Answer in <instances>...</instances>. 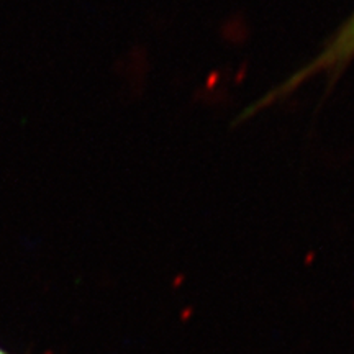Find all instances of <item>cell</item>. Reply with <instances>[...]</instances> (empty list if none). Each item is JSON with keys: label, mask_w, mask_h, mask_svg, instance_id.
I'll use <instances>...</instances> for the list:
<instances>
[{"label": "cell", "mask_w": 354, "mask_h": 354, "mask_svg": "<svg viewBox=\"0 0 354 354\" xmlns=\"http://www.w3.org/2000/svg\"><path fill=\"white\" fill-rule=\"evenodd\" d=\"M354 59V12L351 17L344 21V24L336 30L333 37L328 39V43L323 46V50L313 57L310 63L302 66L297 73L292 74L287 77L281 86L269 92L268 95L263 97L259 102L251 105L246 110L245 115H253L254 112H259L272 102H276L282 97H287L295 88H299L304 82H307L310 77L315 74L326 73L331 77H338L343 73V69Z\"/></svg>", "instance_id": "obj_1"}, {"label": "cell", "mask_w": 354, "mask_h": 354, "mask_svg": "<svg viewBox=\"0 0 354 354\" xmlns=\"http://www.w3.org/2000/svg\"><path fill=\"white\" fill-rule=\"evenodd\" d=\"M0 354H7V353H6V351H3V349H2V348H0Z\"/></svg>", "instance_id": "obj_2"}]
</instances>
